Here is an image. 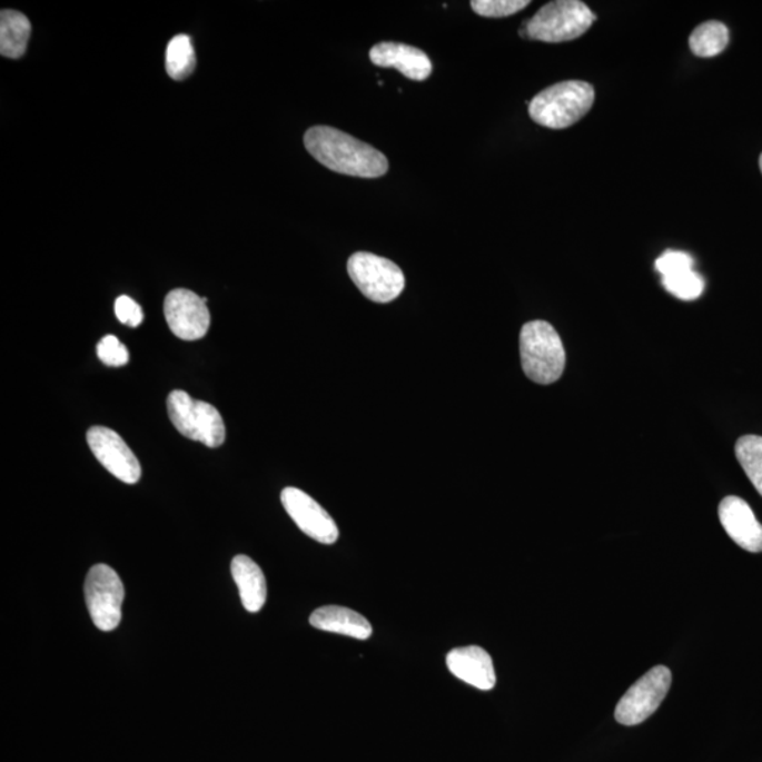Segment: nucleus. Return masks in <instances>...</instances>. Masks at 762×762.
Instances as JSON below:
<instances>
[{
	"label": "nucleus",
	"mask_w": 762,
	"mask_h": 762,
	"mask_svg": "<svg viewBox=\"0 0 762 762\" xmlns=\"http://www.w3.org/2000/svg\"><path fill=\"white\" fill-rule=\"evenodd\" d=\"M304 145L315 160L339 175L378 178L388 171V160L382 151L329 126L308 129Z\"/></svg>",
	"instance_id": "1"
},
{
	"label": "nucleus",
	"mask_w": 762,
	"mask_h": 762,
	"mask_svg": "<svg viewBox=\"0 0 762 762\" xmlns=\"http://www.w3.org/2000/svg\"><path fill=\"white\" fill-rule=\"evenodd\" d=\"M595 88L588 82H558L535 95L528 103V113L535 123L544 128H571L586 117L595 103Z\"/></svg>",
	"instance_id": "2"
},
{
	"label": "nucleus",
	"mask_w": 762,
	"mask_h": 762,
	"mask_svg": "<svg viewBox=\"0 0 762 762\" xmlns=\"http://www.w3.org/2000/svg\"><path fill=\"white\" fill-rule=\"evenodd\" d=\"M525 376L538 385H552L564 375L566 354L556 329L546 320H531L519 334Z\"/></svg>",
	"instance_id": "3"
},
{
	"label": "nucleus",
	"mask_w": 762,
	"mask_h": 762,
	"mask_svg": "<svg viewBox=\"0 0 762 762\" xmlns=\"http://www.w3.org/2000/svg\"><path fill=\"white\" fill-rule=\"evenodd\" d=\"M597 16L580 0H556L544 4L519 29L524 39L564 43L586 33Z\"/></svg>",
	"instance_id": "4"
},
{
	"label": "nucleus",
	"mask_w": 762,
	"mask_h": 762,
	"mask_svg": "<svg viewBox=\"0 0 762 762\" xmlns=\"http://www.w3.org/2000/svg\"><path fill=\"white\" fill-rule=\"evenodd\" d=\"M167 412L178 433L209 448L225 443L226 428L222 415L209 403L194 399L182 390L170 393Z\"/></svg>",
	"instance_id": "5"
},
{
	"label": "nucleus",
	"mask_w": 762,
	"mask_h": 762,
	"mask_svg": "<svg viewBox=\"0 0 762 762\" xmlns=\"http://www.w3.org/2000/svg\"><path fill=\"white\" fill-rule=\"evenodd\" d=\"M348 273L355 286L373 303H392L406 287V277L396 263L367 251L350 256Z\"/></svg>",
	"instance_id": "6"
},
{
	"label": "nucleus",
	"mask_w": 762,
	"mask_h": 762,
	"mask_svg": "<svg viewBox=\"0 0 762 762\" xmlns=\"http://www.w3.org/2000/svg\"><path fill=\"white\" fill-rule=\"evenodd\" d=\"M86 601L95 627L113 632L122 620L125 587L112 567L98 564L88 572Z\"/></svg>",
	"instance_id": "7"
},
{
	"label": "nucleus",
	"mask_w": 762,
	"mask_h": 762,
	"mask_svg": "<svg viewBox=\"0 0 762 762\" xmlns=\"http://www.w3.org/2000/svg\"><path fill=\"white\" fill-rule=\"evenodd\" d=\"M672 683V674L666 666H655L640 677L632 687L620 699L616 707V720L624 726H637L653 716L660 704L664 702Z\"/></svg>",
	"instance_id": "8"
},
{
	"label": "nucleus",
	"mask_w": 762,
	"mask_h": 762,
	"mask_svg": "<svg viewBox=\"0 0 762 762\" xmlns=\"http://www.w3.org/2000/svg\"><path fill=\"white\" fill-rule=\"evenodd\" d=\"M208 299L196 293L177 288L167 294L165 315L171 333L182 340H198L207 335L211 327V314L207 307Z\"/></svg>",
	"instance_id": "9"
},
{
	"label": "nucleus",
	"mask_w": 762,
	"mask_h": 762,
	"mask_svg": "<svg viewBox=\"0 0 762 762\" xmlns=\"http://www.w3.org/2000/svg\"><path fill=\"white\" fill-rule=\"evenodd\" d=\"M89 448L101 465L117 479L135 485L141 477L138 457L125 443L122 436L107 427H92L88 431Z\"/></svg>",
	"instance_id": "10"
},
{
	"label": "nucleus",
	"mask_w": 762,
	"mask_h": 762,
	"mask_svg": "<svg viewBox=\"0 0 762 762\" xmlns=\"http://www.w3.org/2000/svg\"><path fill=\"white\" fill-rule=\"evenodd\" d=\"M281 503L288 516L309 538L320 544H335L339 538L338 525L327 509L314 501L307 493L296 487L284 488Z\"/></svg>",
	"instance_id": "11"
},
{
	"label": "nucleus",
	"mask_w": 762,
	"mask_h": 762,
	"mask_svg": "<svg viewBox=\"0 0 762 762\" xmlns=\"http://www.w3.org/2000/svg\"><path fill=\"white\" fill-rule=\"evenodd\" d=\"M719 518L729 537L741 548L755 554L762 552V524L748 502L738 496L723 498L719 506Z\"/></svg>",
	"instance_id": "12"
},
{
	"label": "nucleus",
	"mask_w": 762,
	"mask_h": 762,
	"mask_svg": "<svg viewBox=\"0 0 762 762\" xmlns=\"http://www.w3.org/2000/svg\"><path fill=\"white\" fill-rule=\"evenodd\" d=\"M446 665L457 680L481 691H492L497 677L492 656L481 646L471 645L452 650L446 655Z\"/></svg>",
	"instance_id": "13"
},
{
	"label": "nucleus",
	"mask_w": 762,
	"mask_h": 762,
	"mask_svg": "<svg viewBox=\"0 0 762 762\" xmlns=\"http://www.w3.org/2000/svg\"><path fill=\"white\" fill-rule=\"evenodd\" d=\"M373 65L382 68H396L413 81L428 80L433 62L423 50L403 43H378L370 50Z\"/></svg>",
	"instance_id": "14"
},
{
	"label": "nucleus",
	"mask_w": 762,
	"mask_h": 762,
	"mask_svg": "<svg viewBox=\"0 0 762 762\" xmlns=\"http://www.w3.org/2000/svg\"><path fill=\"white\" fill-rule=\"evenodd\" d=\"M309 623L323 632L342 634L357 640L370 639L373 633L369 620L348 607H319L309 617Z\"/></svg>",
	"instance_id": "15"
},
{
	"label": "nucleus",
	"mask_w": 762,
	"mask_h": 762,
	"mask_svg": "<svg viewBox=\"0 0 762 762\" xmlns=\"http://www.w3.org/2000/svg\"><path fill=\"white\" fill-rule=\"evenodd\" d=\"M230 570L244 607L249 613L260 612L267 601V583L261 567L249 556L238 555L235 556Z\"/></svg>",
	"instance_id": "16"
},
{
	"label": "nucleus",
	"mask_w": 762,
	"mask_h": 762,
	"mask_svg": "<svg viewBox=\"0 0 762 762\" xmlns=\"http://www.w3.org/2000/svg\"><path fill=\"white\" fill-rule=\"evenodd\" d=\"M31 33L29 19L18 10L3 9L0 13V55L18 60L28 49Z\"/></svg>",
	"instance_id": "17"
},
{
	"label": "nucleus",
	"mask_w": 762,
	"mask_h": 762,
	"mask_svg": "<svg viewBox=\"0 0 762 762\" xmlns=\"http://www.w3.org/2000/svg\"><path fill=\"white\" fill-rule=\"evenodd\" d=\"M730 40L729 29L726 24L711 20L697 26L690 37V47L693 55L709 59V57L719 56L726 49Z\"/></svg>",
	"instance_id": "18"
},
{
	"label": "nucleus",
	"mask_w": 762,
	"mask_h": 762,
	"mask_svg": "<svg viewBox=\"0 0 762 762\" xmlns=\"http://www.w3.org/2000/svg\"><path fill=\"white\" fill-rule=\"evenodd\" d=\"M197 57L192 41L186 34L172 37L167 46V73L176 81L186 80L196 70Z\"/></svg>",
	"instance_id": "19"
},
{
	"label": "nucleus",
	"mask_w": 762,
	"mask_h": 762,
	"mask_svg": "<svg viewBox=\"0 0 762 762\" xmlns=\"http://www.w3.org/2000/svg\"><path fill=\"white\" fill-rule=\"evenodd\" d=\"M735 456L762 496V436L744 435L735 444Z\"/></svg>",
	"instance_id": "20"
},
{
	"label": "nucleus",
	"mask_w": 762,
	"mask_h": 762,
	"mask_svg": "<svg viewBox=\"0 0 762 762\" xmlns=\"http://www.w3.org/2000/svg\"><path fill=\"white\" fill-rule=\"evenodd\" d=\"M662 286L672 296L683 299V301H693L702 296L704 290V280L701 275L693 270H683L674 273V275L662 277Z\"/></svg>",
	"instance_id": "21"
},
{
	"label": "nucleus",
	"mask_w": 762,
	"mask_h": 762,
	"mask_svg": "<svg viewBox=\"0 0 762 762\" xmlns=\"http://www.w3.org/2000/svg\"><path fill=\"white\" fill-rule=\"evenodd\" d=\"M530 4L528 0H473V12L483 18H507L522 12Z\"/></svg>",
	"instance_id": "22"
},
{
	"label": "nucleus",
	"mask_w": 762,
	"mask_h": 762,
	"mask_svg": "<svg viewBox=\"0 0 762 762\" xmlns=\"http://www.w3.org/2000/svg\"><path fill=\"white\" fill-rule=\"evenodd\" d=\"M97 354L102 364L110 367H122L130 359L128 348L113 335L103 336L97 346Z\"/></svg>",
	"instance_id": "23"
},
{
	"label": "nucleus",
	"mask_w": 762,
	"mask_h": 762,
	"mask_svg": "<svg viewBox=\"0 0 762 762\" xmlns=\"http://www.w3.org/2000/svg\"><path fill=\"white\" fill-rule=\"evenodd\" d=\"M693 265H695V260L685 251L669 250L660 259H656L655 269L664 277L683 270H693Z\"/></svg>",
	"instance_id": "24"
},
{
	"label": "nucleus",
	"mask_w": 762,
	"mask_h": 762,
	"mask_svg": "<svg viewBox=\"0 0 762 762\" xmlns=\"http://www.w3.org/2000/svg\"><path fill=\"white\" fill-rule=\"evenodd\" d=\"M115 314L120 323L131 328H138L144 323L145 314L140 305L128 296H122L115 303Z\"/></svg>",
	"instance_id": "25"
},
{
	"label": "nucleus",
	"mask_w": 762,
	"mask_h": 762,
	"mask_svg": "<svg viewBox=\"0 0 762 762\" xmlns=\"http://www.w3.org/2000/svg\"><path fill=\"white\" fill-rule=\"evenodd\" d=\"M760 168H761V172H762V155L760 157Z\"/></svg>",
	"instance_id": "26"
}]
</instances>
